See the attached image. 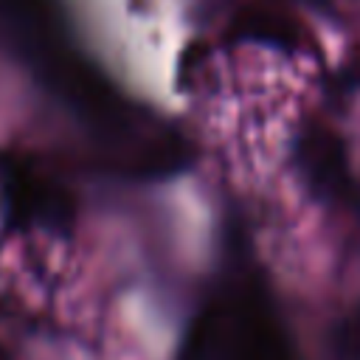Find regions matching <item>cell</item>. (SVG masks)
Listing matches in <instances>:
<instances>
[{"mask_svg": "<svg viewBox=\"0 0 360 360\" xmlns=\"http://www.w3.org/2000/svg\"><path fill=\"white\" fill-rule=\"evenodd\" d=\"M0 45L107 149L110 160L160 172L177 146L158 135L121 90L82 51L59 0H0Z\"/></svg>", "mask_w": 360, "mask_h": 360, "instance_id": "6da1fadb", "label": "cell"}, {"mask_svg": "<svg viewBox=\"0 0 360 360\" xmlns=\"http://www.w3.org/2000/svg\"><path fill=\"white\" fill-rule=\"evenodd\" d=\"M183 360H298L281 312L248 262L231 264L217 281L188 332Z\"/></svg>", "mask_w": 360, "mask_h": 360, "instance_id": "7a4b0ae2", "label": "cell"}]
</instances>
